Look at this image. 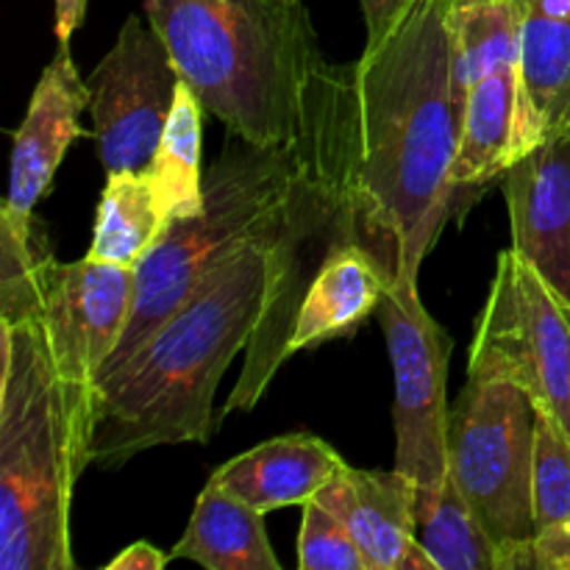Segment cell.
<instances>
[{
    "label": "cell",
    "instance_id": "6da1fadb",
    "mask_svg": "<svg viewBox=\"0 0 570 570\" xmlns=\"http://www.w3.org/2000/svg\"><path fill=\"white\" fill-rule=\"evenodd\" d=\"M454 0H417L348 65L362 239L399 282L417 284L454 198L460 111L451 81Z\"/></svg>",
    "mask_w": 570,
    "mask_h": 570
},
{
    "label": "cell",
    "instance_id": "7a4b0ae2",
    "mask_svg": "<svg viewBox=\"0 0 570 570\" xmlns=\"http://www.w3.org/2000/svg\"><path fill=\"white\" fill-rule=\"evenodd\" d=\"M282 209V206H278ZM271 226L234 250L115 373L95 384L89 465L117 471L159 445L212 443L217 384L248 348L267 287Z\"/></svg>",
    "mask_w": 570,
    "mask_h": 570
},
{
    "label": "cell",
    "instance_id": "3957f363",
    "mask_svg": "<svg viewBox=\"0 0 570 570\" xmlns=\"http://www.w3.org/2000/svg\"><path fill=\"white\" fill-rule=\"evenodd\" d=\"M178 76L228 134L293 145L326 59L301 0H142Z\"/></svg>",
    "mask_w": 570,
    "mask_h": 570
},
{
    "label": "cell",
    "instance_id": "277c9868",
    "mask_svg": "<svg viewBox=\"0 0 570 570\" xmlns=\"http://www.w3.org/2000/svg\"><path fill=\"white\" fill-rule=\"evenodd\" d=\"M362 239L354 181V122L348 65H323L298 137V170L278 209L267 256V287L245 365L223 417L248 415L289 362L295 317L312 282L343 248Z\"/></svg>",
    "mask_w": 570,
    "mask_h": 570
},
{
    "label": "cell",
    "instance_id": "5b68a950",
    "mask_svg": "<svg viewBox=\"0 0 570 570\" xmlns=\"http://www.w3.org/2000/svg\"><path fill=\"white\" fill-rule=\"evenodd\" d=\"M0 570H76L72 490L89 468L33 309H0Z\"/></svg>",
    "mask_w": 570,
    "mask_h": 570
},
{
    "label": "cell",
    "instance_id": "8992f818",
    "mask_svg": "<svg viewBox=\"0 0 570 570\" xmlns=\"http://www.w3.org/2000/svg\"><path fill=\"white\" fill-rule=\"evenodd\" d=\"M295 170L298 142L256 145L248 139L232 145L206 170L204 209L170 220L159 243L139 262L131 321L98 373V382L154 337L220 262L271 226L287 198Z\"/></svg>",
    "mask_w": 570,
    "mask_h": 570
},
{
    "label": "cell",
    "instance_id": "52a82bcc",
    "mask_svg": "<svg viewBox=\"0 0 570 570\" xmlns=\"http://www.w3.org/2000/svg\"><path fill=\"white\" fill-rule=\"evenodd\" d=\"M137 271L111 262H56L42 228L0 226V309H33L67 390L89 456L95 382L120 345L134 309Z\"/></svg>",
    "mask_w": 570,
    "mask_h": 570
},
{
    "label": "cell",
    "instance_id": "ba28073f",
    "mask_svg": "<svg viewBox=\"0 0 570 570\" xmlns=\"http://www.w3.org/2000/svg\"><path fill=\"white\" fill-rule=\"evenodd\" d=\"M534 423L512 382L468 379L451 406L449 476L499 546V570H534Z\"/></svg>",
    "mask_w": 570,
    "mask_h": 570
},
{
    "label": "cell",
    "instance_id": "9c48e42d",
    "mask_svg": "<svg viewBox=\"0 0 570 570\" xmlns=\"http://www.w3.org/2000/svg\"><path fill=\"white\" fill-rule=\"evenodd\" d=\"M468 379L512 382L570 440V306L515 250H501Z\"/></svg>",
    "mask_w": 570,
    "mask_h": 570
},
{
    "label": "cell",
    "instance_id": "30bf717a",
    "mask_svg": "<svg viewBox=\"0 0 570 570\" xmlns=\"http://www.w3.org/2000/svg\"><path fill=\"white\" fill-rule=\"evenodd\" d=\"M379 315L395 382V471L417 488H440L449 479L451 337L412 282L393 278Z\"/></svg>",
    "mask_w": 570,
    "mask_h": 570
},
{
    "label": "cell",
    "instance_id": "8fae6325",
    "mask_svg": "<svg viewBox=\"0 0 570 570\" xmlns=\"http://www.w3.org/2000/svg\"><path fill=\"white\" fill-rule=\"evenodd\" d=\"M176 65L150 22L128 14L109 53L89 72V115L106 173L145 170L178 92Z\"/></svg>",
    "mask_w": 570,
    "mask_h": 570
},
{
    "label": "cell",
    "instance_id": "7c38bea8",
    "mask_svg": "<svg viewBox=\"0 0 570 570\" xmlns=\"http://www.w3.org/2000/svg\"><path fill=\"white\" fill-rule=\"evenodd\" d=\"M512 250L570 306V126L562 122L504 176Z\"/></svg>",
    "mask_w": 570,
    "mask_h": 570
},
{
    "label": "cell",
    "instance_id": "4fadbf2b",
    "mask_svg": "<svg viewBox=\"0 0 570 570\" xmlns=\"http://www.w3.org/2000/svg\"><path fill=\"white\" fill-rule=\"evenodd\" d=\"M89 109V83L78 76L70 45H59L39 76L26 117L14 131L9 195L0 226L28 232L33 206L53 184L61 159L83 134L81 115Z\"/></svg>",
    "mask_w": 570,
    "mask_h": 570
},
{
    "label": "cell",
    "instance_id": "5bb4252c",
    "mask_svg": "<svg viewBox=\"0 0 570 570\" xmlns=\"http://www.w3.org/2000/svg\"><path fill=\"white\" fill-rule=\"evenodd\" d=\"M415 490L410 476L393 471L345 468L315 501L348 527L367 570H438L415 538Z\"/></svg>",
    "mask_w": 570,
    "mask_h": 570
},
{
    "label": "cell",
    "instance_id": "9a60e30c",
    "mask_svg": "<svg viewBox=\"0 0 570 570\" xmlns=\"http://www.w3.org/2000/svg\"><path fill=\"white\" fill-rule=\"evenodd\" d=\"M570 109V0H521L512 159L543 142ZM510 159V165H512Z\"/></svg>",
    "mask_w": 570,
    "mask_h": 570
},
{
    "label": "cell",
    "instance_id": "2e32d148",
    "mask_svg": "<svg viewBox=\"0 0 570 570\" xmlns=\"http://www.w3.org/2000/svg\"><path fill=\"white\" fill-rule=\"evenodd\" d=\"M345 468L348 462L321 438L284 434L228 460L212 473V482L267 515L284 507H304Z\"/></svg>",
    "mask_w": 570,
    "mask_h": 570
},
{
    "label": "cell",
    "instance_id": "e0dca14e",
    "mask_svg": "<svg viewBox=\"0 0 570 570\" xmlns=\"http://www.w3.org/2000/svg\"><path fill=\"white\" fill-rule=\"evenodd\" d=\"M393 273L365 243L340 250L312 282L289 337V360L298 351L317 348L328 340L348 337L379 309Z\"/></svg>",
    "mask_w": 570,
    "mask_h": 570
},
{
    "label": "cell",
    "instance_id": "ac0fdd59",
    "mask_svg": "<svg viewBox=\"0 0 570 570\" xmlns=\"http://www.w3.org/2000/svg\"><path fill=\"white\" fill-rule=\"evenodd\" d=\"M170 557L209 570H282L265 532V512L212 479L195 499L193 518Z\"/></svg>",
    "mask_w": 570,
    "mask_h": 570
},
{
    "label": "cell",
    "instance_id": "d6986e66",
    "mask_svg": "<svg viewBox=\"0 0 570 570\" xmlns=\"http://www.w3.org/2000/svg\"><path fill=\"white\" fill-rule=\"evenodd\" d=\"M518 106V67H495L471 87L462 109L460 148L451 184L456 193L479 189L504 176L512 159V128Z\"/></svg>",
    "mask_w": 570,
    "mask_h": 570
},
{
    "label": "cell",
    "instance_id": "ffe728a7",
    "mask_svg": "<svg viewBox=\"0 0 570 570\" xmlns=\"http://www.w3.org/2000/svg\"><path fill=\"white\" fill-rule=\"evenodd\" d=\"M167 226L170 215L165 212L148 167L106 173L87 256L137 271Z\"/></svg>",
    "mask_w": 570,
    "mask_h": 570
},
{
    "label": "cell",
    "instance_id": "44dd1931",
    "mask_svg": "<svg viewBox=\"0 0 570 570\" xmlns=\"http://www.w3.org/2000/svg\"><path fill=\"white\" fill-rule=\"evenodd\" d=\"M518 50L521 0H476L451 9V81L460 126L473 83L495 67H518Z\"/></svg>",
    "mask_w": 570,
    "mask_h": 570
},
{
    "label": "cell",
    "instance_id": "7402d4cb",
    "mask_svg": "<svg viewBox=\"0 0 570 570\" xmlns=\"http://www.w3.org/2000/svg\"><path fill=\"white\" fill-rule=\"evenodd\" d=\"M415 538L438 570H499V546L451 476L415 490Z\"/></svg>",
    "mask_w": 570,
    "mask_h": 570
},
{
    "label": "cell",
    "instance_id": "603a6c76",
    "mask_svg": "<svg viewBox=\"0 0 570 570\" xmlns=\"http://www.w3.org/2000/svg\"><path fill=\"white\" fill-rule=\"evenodd\" d=\"M534 570H570V440L538 412L534 423Z\"/></svg>",
    "mask_w": 570,
    "mask_h": 570
},
{
    "label": "cell",
    "instance_id": "cb8c5ba5",
    "mask_svg": "<svg viewBox=\"0 0 570 570\" xmlns=\"http://www.w3.org/2000/svg\"><path fill=\"white\" fill-rule=\"evenodd\" d=\"M200 150H204V104L181 78L170 120L148 165L170 220L193 217L204 209Z\"/></svg>",
    "mask_w": 570,
    "mask_h": 570
},
{
    "label": "cell",
    "instance_id": "d4e9b609",
    "mask_svg": "<svg viewBox=\"0 0 570 570\" xmlns=\"http://www.w3.org/2000/svg\"><path fill=\"white\" fill-rule=\"evenodd\" d=\"M298 534L301 570H367L360 546L348 527L321 501H306Z\"/></svg>",
    "mask_w": 570,
    "mask_h": 570
},
{
    "label": "cell",
    "instance_id": "484cf974",
    "mask_svg": "<svg viewBox=\"0 0 570 570\" xmlns=\"http://www.w3.org/2000/svg\"><path fill=\"white\" fill-rule=\"evenodd\" d=\"M360 3L362 14H365L367 45H379L404 22L417 0H360Z\"/></svg>",
    "mask_w": 570,
    "mask_h": 570
},
{
    "label": "cell",
    "instance_id": "4316f807",
    "mask_svg": "<svg viewBox=\"0 0 570 570\" xmlns=\"http://www.w3.org/2000/svg\"><path fill=\"white\" fill-rule=\"evenodd\" d=\"M170 560L173 557L165 554L161 549L145 543V540H137V543L126 546L115 560L106 562L104 570H161Z\"/></svg>",
    "mask_w": 570,
    "mask_h": 570
},
{
    "label": "cell",
    "instance_id": "83f0119b",
    "mask_svg": "<svg viewBox=\"0 0 570 570\" xmlns=\"http://www.w3.org/2000/svg\"><path fill=\"white\" fill-rule=\"evenodd\" d=\"M89 0H56V39L59 45H70L72 33L81 28L87 17Z\"/></svg>",
    "mask_w": 570,
    "mask_h": 570
},
{
    "label": "cell",
    "instance_id": "f1b7e54d",
    "mask_svg": "<svg viewBox=\"0 0 570 570\" xmlns=\"http://www.w3.org/2000/svg\"><path fill=\"white\" fill-rule=\"evenodd\" d=\"M462 3H476V0H454V6H462Z\"/></svg>",
    "mask_w": 570,
    "mask_h": 570
},
{
    "label": "cell",
    "instance_id": "f546056e",
    "mask_svg": "<svg viewBox=\"0 0 570 570\" xmlns=\"http://www.w3.org/2000/svg\"><path fill=\"white\" fill-rule=\"evenodd\" d=\"M562 122H568V126H570V109H568V115H566V120H562Z\"/></svg>",
    "mask_w": 570,
    "mask_h": 570
}]
</instances>
